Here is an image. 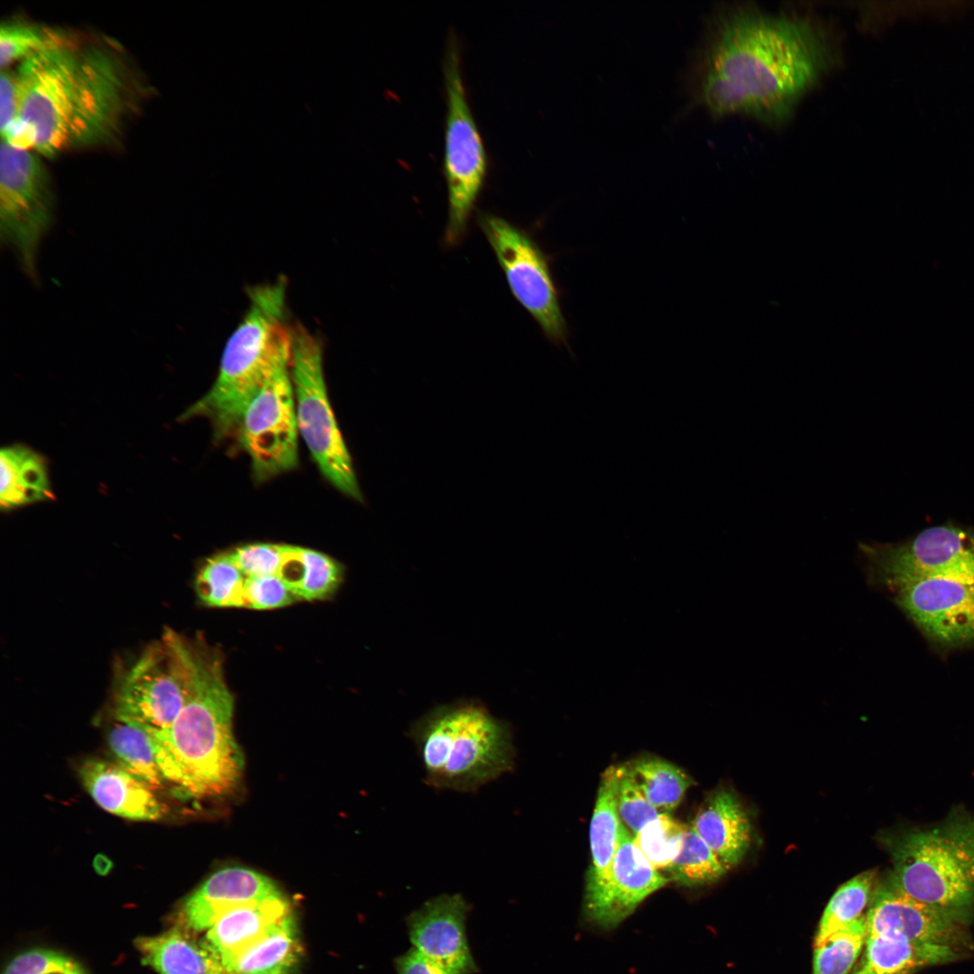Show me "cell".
Returning <instances> with one entry per match:
<instances>
[{
	"instance_id": "7a4b0ae2",
	"label": "cell",
	"mask_w": 974,
	"mask_h": 974,
	"mask_svg": "<svg viewBox=\"0 0 974 974\" xmlns=\"http://www.w3.org/2000/svg\"><path fill=\"white\" fill-rule=\"evenodd\" d=\"M16 75L19 119L2 141L41 157L115 142L137 101L130 68L110 43L77 37L20 62Z\"/></svg>"
},
{
	"instance_id": "ab89813d",
	"label": "cell",
	"mask_w": 974,
	"mask_h": 974,
	"mask_svg": "<svg viewBox=\"0 0 974 974\" xmlns=\"http://www.w3.org/2000/svg\"><path fill=\"white\" fill-rule=\"evenodd\" d=\"M20 114L19 86L16 70L1 69L0 130L5 138L16 125Z\"/></svg>"
},
{
	"instance_id": "d4e9b609",
	"label": "cell",
	"mask_w": 974,
	"mask_h": 974,
	"mask_svg": "<svg viewBox=\"0 0 974 974\" xmlns=\"http://www.w3.org/2000/svg\"><path fill=\"white\" fill-rule=\"evenodd\" d=\"M0 505L2 510L53 498L47 464L42 455L23 445L0 452Z\"/></svg>"
},
{
	"instance_id": "f546056e",
	"label": "cell",
	"mask_w": 974,
	"mask_h": 974,
	"mask_svg": "<svg viewBox=\"0 0 974 974\" xmlns=\"http://www.w3.org/2000/svg\"><path fill=\"white\" fill-rule=\"evenodd\" d=\"M108 747L119 766L154 790L165 780L150 735L138 727L115 720L107 735Z\"/></svg>"
},
{
	"instance_id": "2e32d148",
	"label": "cell",
	"mask_w": 974,
	"mask_h": 974,
	"mask_svg": "<svg viewBox=\"0 0 974 974\" xmlns=\"http://www.w3.org/2000/svg\"><path fill=\"white\" fill-rule=\"evenodd\" d=\"M470 905L460 894L431 897L406 918L413 948L449 974H474L466 936Z\"/></svg>"
},
{
	"instance_id": "836d02e7",
	"label": "cell",
	"mask_w": 974,
	"mask_h": 974,
	"mask_svg": "<svg viewBox=\"0 0 974 974\" xmlns=\"http://www.w3.org/2000/svg\"><path fill=\"white\" fill-rule=\"evenodd\" d=\"M867 936L865 914L814 947L813 974H850Z\"/></svg>"
},
{
	"instance_id": "52a82bcc",
	"label": "cell",
	"mask_w": 974,
	"mask_h": 974,
	"mask_svg": "<svg viewBox=\"0 0 974 974\" xmlns=\"http://www.w3.org/2000/svg\"><path fill=\"white\" fill-rule=\"evenodd\" d=\"M446 123L443 170L448 195L445 240L456 244L464 237L469 218L484 185L488 158L472 109L461 69L459 41L451 31L443 59Z\"/></svg>"
},
{
	"instance_id": "1f68e13d",
	"label": "cell",
	"mask_w": 974,
	"mask_h": 974,
	"mask_svg": "<svg viewBox=\"0 0 974 974\" xmlns=\"http://www.w3.org/2000/svg\"><path fill=\"white\" fill-rule=\"evenodd\" d=\"M246 576L228 553L209 557L197 574L195 588L199 600L210 607H243Z\"/></svg>"
},
{
	"instance_id": "ffe728a7",
	"label": "cell",
	"mask_w": 974,
	"mask_h": 974,
	"mask_svg": "<svg viewBox=\"0 0 974 974\" xmlns=\"http://www.w3.org/2000/svg\"><path fill=\"white\" fill-rule=\"evenodd\" d=\"M282 896L232 909L207 931L205 940L227 969L291 914Z\"/></svg>"
},
{
	"instance_id": "484cf974",
	"label": "cell",
	"mask_w": 974,
	"mask_h": 974,
	"mask_svg": "<svg viewBox=\"0 0 974 974\" xmlns=\"http://www.w3.org/2000/svg\"><path fill=\"white\" fill-rule=\"evenodd\" d=\"M277 575L297 599L312 601L325 599L338 588L343 569L340 564L321 552L284 545Z\"/></svg>"
},
{
	"instance_id": "d590c367",
	"label": "cell",
	"mask_w": 974,
	"mask_h": 974,
	"mask_svg": "<svg viewBox=\"0 0 974 974\" xmlns=\"http://www.w3.org/2000/svg\"><path fill=\"white\" fill-rule=\"evenodd\" d=\"M619 767L618 813L620 822L634 836L661 813L647 799L628 766Z\"/></svg>"
},
{
	"instance_id": "8fae6325",
	"label": "cell",
	"mask_w": 974,
	"mask_h": 974,
	"mask_svg": "<svg viewBox=\"0 0 974 974\" xmlns=\"http://www.w3.org/2000/svg\"><path fill=\"white\" fill-rule=\"evenodd\" d=\"M290 363L291 342L280 352L246 406L238 427L240 442L258 481L289 471L298 462L299 429Z\"/></svg>"
},
{
	"instance_id": "603a6c76",
	"label": "cell",
	"mask_w": 974,
	"mask_h": 974,
	"mask_svg": "<svg viewBox=\"0 0 974 974\" xmlns=\"http://www.w3.org/2000/svg\"><path fill=\"white\" fill-rule=\"evenodd\" d=\"M619 776V766H610L601 776L590 824L592 865L584 900L595 896L607 881L617 850L620 823L617 809Z\"/></svg>"
},
{
	"instance_id": "74e56055",
	"label": "cell",
	"mask_w": 974,
	"mask_h": 974,
	"mask_svg": "<svg viewBox=\"0 0 974 974\" xmlns=\"http://www.w3.org/2000/svg\"><path fill=\"white\" fill-rule=\"evenodd\" d=\"M4 974H86L66 955L44 949L32 950L16 956Z\"/></svg>"
},
{
	"instance_id": "8992f818",
	"label": "cell",
	"mask_w": 974,
	"mask_h": 974,
	"mask_svg": "<svg viewBox=\"0 0 974 974\" xmlns=\"http://www.w3.org/2000/svg\"><path fill=\"white\" fill-rule=\"evenodd\" d=\"M888 845L889 886L946 910L964 913L974 903V819L910 832Z\"/></svg>"
},
{
	"instance_id": "8d00e7d4",
	"label": "cell",
	"mask_w": 974,
	"mask_h": 974,
	"mask_svg": "<svg viewBox=\"0 0 974 974\" xmlns=\"http://www.w3.org/2000/svg\"><path fill=\"white\" fill-rule=\"evenodd\" d=\"M283 548L284 545L256 543L236 547L228 555L246 577L277 575Z\"/></svg>"
},
{
	"instance_id": "5bb4252c",
	"label": "cell",
	"mask_w": 974,
	"mask_h": 974,
	"mask_svg": "<svg viewBox=\"0 0 974 974\" xmlns=\"http://www.w3.org/2000/svg\"><path fill=\"white\" fill-rule=\"evenodd\" d=\"M897 604L932 638L974 639V581L932 577L892 587Z\"/></svg>"
},
{
	"instance_id": "d6986e66",
	"label": "cell",
	"mask_w": 974,
	"mask_h": 974,
	"mask_svg": "<svg viewBox=\"0 0 974 974\" xmlns=\"http://www.w3.org/2000/svg\"><path fill=\"white\" fill-rule=\"evenodd\" d=\"M78 773L93 800L113 814L132 821L152 822L166 813V807L154 789L117 763L86 759Z\"/></svg>"
},
{
	"instance_id": "6da1fadb",
	"label": "cell",
	"mask_w": 974,
	"mask_h": 974,
	"mask_svg": "<svg viewBox=\"0 0 974 974\" xmlns=\"http://www.w3.org/2000/svg\"><path fill=\"white\" fill-rule=\"evenodd\" d=\"M841 60L837 36L814 15L721 5L705 21L683 72L684 113L785 124Z\"/></svg>"
},
{
	"instance_id": "ac0fdd59",
	"label": "cell",
	"mask_w": 974,
	"mask_h": 974,
	"mask_svg": "<svg viewBox=\"0 0 974 974\" xmlns=\"http://www.w3.org/2000/svg\"><path fill=\"white\" fill-rule=\"evenodd\" d=\"M282 896L263 874L241 867L213 873L184 902V926L192 932L207 931L226 912L239 906Z\"/></svg>"
},
{
	"instance_id": "44dd1931",
	"label": "cell",
	"mask_w": 974,
	"mask_h": 974,
	"mask_svg": "<svg viewBox=\"0 0 974 974\" xmlns=\"http://www.w3.org/2000/svg\"><path fill=\"white\" fill-rule=\"evenodd\" d=\"M691 826L727 869L738 865L749 849V818L736 795L729 790L720 789L712 794L700 807Z\"/></svg>"
},
{
	"instance_id": "e575fe53",
	"label": "cell",
	"mask_w": 974,
	"mask_h": 974,
	"mask_svg": "<svg viewBox=\"0 0 974 974\" xmlns=\"http://www.w3.org/2000/svg\"><path fill=\"white\" fill-rule=\"evenodd\" d=\"M686 828V824L669 813H661L641 828L633 840L656 869L666 872L682 850Z\"/></svg>"
},
{
	"instance_id": "7402d4cb",
	"label": "cell",
	"mask_w": 974,
	"mask_h": 974,
	"mask_svg": "<svg viewBox=\"0 0 974 974\" xmlns=\"http://www.w3.org/2000/svg\"><path fill=\"white\" fill-rule=\"evenodd\" d=\"M135 946L142 963L160 974H227L205 938L197 939L185 926L137 938Z\"/></svg>"
},
{
	"instance_id": "30bf717a",
	"label": "cell",
	"mask_w": 974,
	"mask_h": 974,
	"mask_svg": "<svg viewBox=\"0 0 974 974\" xmlns=\"http://www.w3.org/2000/svg\"><path fill=\"white\" fill-rule=\"evenodd\" d=\"M176 631L166 629L161 639L144 649L118 678L113 714L149 735L168 729L186 699V667Z\"/></svg>"
},
{
	"instance_id": "f35d334b",
	"label": "cell",
	"mask_w": 974,
	"mask_h": 974,
	"mask_svg": "<svg viewBox=\"0 0 974 974\" xmlns=\"http://www.w3.org/2000/svg\"><path fill=\"white\" fill-rule=\"evenodd\" d=\"M297 597L278 575L246 577L243 588V607L268 610L292 603Z\"/></svg>"
},
{
	"instance_id": "d6a6232c",
	"label": "cell",
	"mask_w": 974,
	"mask_h": 974,
	"mask_svg": "<svg viewBox=\"0 0 974 974\" xmlns=\"http://www.w3.org/2000/svg\"><path fill=\"white\" fill-rule=\"evenodd\" d=\"M727 870L702 837L687 825L682 850L666 872L669 880L694 887L716 881Z\"/></svg>"
},
{
	"instance_id": "e0dca14e",
	"label": "cell",
	"mask_w": 974,
	"mask_h": 974,
	"mask_svg": "<svg viewBox=\"0 0 974 974\" xmlns=\"http://www.w3.org/2000/svg\"><path fill=\"white\" fill-rule=\"evenodd\" d=\"M963 914L920 902L887 885L875 893L866 914L867 932L952 946Z\"/></svg>"
},
{
	"instance_id": "ba28073f",
	"label": "cell",
	"mask_w": 974,
	"mask_h": 974,
	"mask_svg": "<svg viewBox=\"0 0 974 974\" xmlns=\"http://www.w3.org/2000/svg\"><path fill=\"white\" fill-rule=\"evenodd\" d=\"M290 332L298 429L322 474L337 490L362 501L352 459L328 400L320 341L302 326Z\"/></svg>"
},
{
	"instance_id": "f1b7e54d",
	"label": "cell",
	"mask_w": 974,
	"mask_h": 974,
	"mask_svg": "<svg viewBox=\"0 0 974 974\" xmlns=\"http://www.w3.org/2000/svg\"><path fill=\"white\" fill-rule=\"evenodd\" d=\"M75 36L65 29L40 23L12 20L3 22L0 27V65L10 68L14 62L39 54L47 50L69 43Z\"/></svg>"
},
{
	"instance_id": "9a60e30c",
	"label": "cell",
	"mask_w": 974,
	"mask_h": 974,
	"mask_svg": "<svg viewBox=\"0 0 974 974\" xmlns=\"http://www.w3.org/2000/svg\"><path fill=\"white\" fill-rule=\"evenodd\" d=\"M669 881L650 864L620 822L609 878L595 896L584 900L585 916L600 928L612 929Z\"/></svg>"
},
{
	"instance_id": "5b68a950",
	"label": "cell",
	"mask_w": 974,
	"mask_h": 974,
	"mask_svg": "<svg viewBox=\"0 0 974 974\" xmlns=\"http://www.w3.org/2000/svg\"><path fill=\"white\" fill-rule=\"evenodd\" d=\"M249 299L244 318L225 345L214 384L179 418H207L216 440L237 433L246 406L291 342V332L283 324L285 280L252 288Z\"/></svg>"
},
{
	"instance_id": "4fadbf2b",
	"label": "cell",
	"mask_w": 974,
	"mask_h": 974,
	"mask_svg": "<svg viewBox=\"0 0 974 974\" xmlns=\"http://www.w3.org/2000/svg\"><path fill=\"white\" fill-rule=\"evenodd\" d=\"M869 577L898 583L932 577L974 581V532L953 525L928 528L897 545L859 542Z\"/></svg>"
},
{
	"instance_id": "277c9868",
	"label": "cell",
	"mask_w": 974,
	"mask_h": 974,
	"mask_svg": "<svg viewBox=\"0 0 974 974\" xmlns=\"http://www.w3.org/2000/svg\"><path fill=\"white\" fill-rule=\"evenodd\" d=\"M409 737L425 782L435 789L475 792L516 765L510 724L476 700L431 709L412 723Z\"/></svg>"
},
{
	"instance_id": "3957f363",
	"label": "cell",
	"mask_w": 974,
	"mask_h": 974,
	"mask_svg": "<svg viewBox=\"0 0 974 974\" xmlns=\"http://www.w3.org/2000/svg\"><path fill=\"white\" fill-rule=\"evenodd\" d=\"M179 646L186 699L173 723L150 735L155 757L164 778L188 795H223L236 786L244 768L233 733L234 697L217 651L181 635Z\"/></svg>"
},
{
	"instance_id": "83f0119b",
	"label": "cell",
	"mask_w": 974,
	"mask_h": 974,
	"mask_svg": "<svg viewBox=\"0 0 974 974\" xmlns=\"http://www.w3.org/2000/svg\"><path fill=\"white\" fill-rule=\"evenodd\" d=\"M627 766L647 799L660 813L675 810L694 783L681 768L658 758H640Z\"/></svg>"
},
{
	"instance_id": "4dcf8cb0",
	"label": "cell",
	"mask_w": 974,
	"mask_h": 974,
	"mask_svg": "<svg viewBox=\"0 0 974 974\" xmlns=\"http://www.w3.org/2000/svg\"><path fill=\"white\" fill-rule=\"evenodd\" d=\"M876 873L866 871L841 885L830 899L822 915L814 938V947L837 931L864 916L873 895Z\"/></svg>"
},
{
	"instance_id": "cb8c5ba5",
	"label": "cell",
	"mask_w": 974,
	"mask_h": 974,
	"mask_svg": "<svg viewBox=\"0 0 974 974\" xmlns=\"http://www.w3.org/2000/svg\"><path fill=\"white\" fill-rule=\"evenodd\" d=\"M957 957L951 945L868 934L862 958L851 974H915Z\"/></svg>"
},
{
	"instance_id": "9c48e42d",
	"label": "cell",
	"mask_w": 974,
	"mask_h": 974,
	"mask_svg": "<svg viewBox=\"0 0 974 974\" xmlns=\"http://www.w3.org/2000/svg\"><path fill=\"white\" fill-rule=\"evenodd\" d=\"M40 156L1 142L0 238L32 280H37L38 250L52 224L55 204L51 175Z\"/></svg>"
},
{
	"instance_id": "4316f807",
	"label": "cell",
	"mask_w": 974,
	"mask_h": 974,
	"mask_svg": "<svg viewBox=\"0 0 974 974\" xmlns=\"http://www.w3.org/2000/svg\"><path fill=\"white\" fill-rule=\"evenodd\" d=\"M303 954L293 914L243 952L227 974H295Z\"/></svg>"
},
{
	"instance_id": "7c38bea8",
	"label": "cell",
	"mask_w": 974,
	"mask_h": 974,
	"mask_svg": "<svg viewBox=\"0 0 974 974\" xmlns=\"http://www.w3.org/2000/svg\"><path fill=\"white\" fill-rule=\"evenodd\" d=\"M479 225L515 299L548 340L567 345V324L547 255L527 232L500 216L482 214Z\"/></svg>"
},
{
	"instance_id": "60d3db41",
	"label": "cell",
	"mask_w": 974,
	"mask_h": 974,
	"mask_svg": "<svg viewBox=\"0 0 974 974\" xmlns=\"http://www.w3.org/2000/svg\"><path fill=\"white\" fill-rule=\"evenodd\" d=\"M397 974H449L414 948L395 960Z\"/></svg>"
}]
</instances>
